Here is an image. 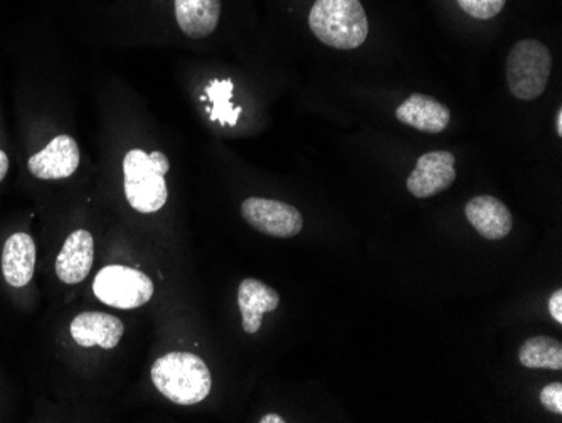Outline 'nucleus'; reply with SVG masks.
<instances>
[{"label":"nucleus","mask_w":562,"mask_h":423,"mask_svg":"<svg viewBox=\"0 0 562 423\" xmlns=\"http://www.w3.org/2000/svg\"><path fill=\"white\" fill-rule=\"evenodd\" d=\"M555 131H558L559 137L562 135V110H558V119H555Z\"/></svg>","instance_id":"obj_23"},{"label":"nucleus","mask_w":562,"mask_h":423,"mask_svg":"<svg viewBox=\"0 0 562 423\" xmlns=\"http://www.w3.org/2000/svg\"><path fill=\"white\" fill-rule=\"evenodd\" d=\"M9 170V157L4 151H0V182L4 181Z\"/></svg>","instance_id":"obj_21"},{"label":"nucleus","mask_w":562,"mask_h":423,"mask_svg":"<svg viewBox=\"0 0 562 423\" xmlns=\"http://www.w3.org/2000/svg\"><path fill=\"white\" fill-rule=\"evenodd\" d=\"M221 0H176L177 24L191 40H204L216 31Z\"/></svg>","instance_id":"obj_15"},{"label":"nucleus","mask_w":562,"mask_h":423,"mask_svg":"<svg viewBox=\"0 0 562 423\" xmlns=\"http://www.w3.org/2000/svg\"><path fill=\"white\" fill-rule=\"evenodd\" d=\"M239 311L243 315V330L257 334L267 312H273L280 305L277 290L257 279H245L238 290Z\"/></svg>","instance_id":"obj_13"},{"label":"nucleus","mask_w":562,"mask_h":423,"mask_svg":"<svg viewBox=\"0 0 562 423\" xmlns=\"http://www.w3.org/2000/svg\"><path fill=\"white\" fill-rule=\"evenodd\" d=\"M450 109L428 94L415 93L396 110V119L426 134H440L450 123Z\"/></svg>","instance_id":"obj_12"},{"label":"nucleus","mask_w":562,"mask_h":423,"mask_svg":"<svg viewBox=\"0 0 562 423\" xmlns=\"http://www.w3.org/2000/svg\"><path fill=\"white\" fill-rule=\"evenodd\" d=\"M454 164L457 157L447 151L423 154L416 163L415 170L407 178V191L419 199L431 198L447 191L457 179Z\"/></svg>","instance_id":"obj_7"},{"label":"nucleus","mask_w":562,"mask_h":423,"mask_svg":"<svg viewBox=\"0 0 562 423\" xmlns=\"http://www.w3.org/2000/svg\"><path fill=\"white\" fill-rule=\"evenodd\" d=\"M36 243L27 233H14L2 252V274L9 286L24 287L33 280Z\"/></svg>","instance_id":"obj_14"},{"label":"nucleus","mask_w":562,"mask_h":423,"mask_svg":"<svg viewBox=\"0 0 562 423\" xmlns=\"http://www.w3.org/2000/svg\"><path fill=\"white\" fill-rule=\"evenodd\" d=\"M232 91L233 81H213L210 87L206 88V94L213 102V109H211V120L213 122H221L223 125H236L238 116L241 115V109L235 107L232 103Z\"/></svg>","instance_id":"obj_17"},{"label":"nucleus","mask_w":562,"mask_h":423,"mask_svg":"<svg viewBox=\"0 0 562 423\" xmlns=\"http://www.w3.org/2000/svg\"><path fill=\"white\" fill-rule=\"evenodd\" d=\"M80 166V147L69 135H58L43 151L27 160L31 174L37 179H65Z\"/></svg>","instance_id":"obj_8"},{"label":"nucleus","mask_w":562,"mask_h":423,"mask_svg":"<svg viewBox=\"0 0 562 423\" xmlns=\"http://www.w3.org/2000/svg\"><path fill=\"white\" fill-rule=\"evenodd\" d=\"M308 26L325 46L350 52L368 40L369 21L361 0H315Z\"/></svg>","instance_id":"obj_2"},{"label":"nucleus","mask_w":562,"mask_h":423,"mask_svg":"<svg viewBox=\"0 0 562 423\" xmlns=\"http://www.w3.org/2000/svg\"><path fill=\"white\" fill-rule=\"evenodd\" d=\"M470 225L487 240H502L513 232V213L494 196H475L465 207Z\"/></svg>","instance_id":"obj_10"},{"label":"nucleus","mask_w":562,"mask_h":423,"mask_svg":"<svg viewBox=\"0 0 562 423\" xmlns=\"http://www.w3.org/2000/svg\"><path fill=\"white\" fill-rule=\"evenodd\" d=\"M541 403L549 412L562 415V383L555 381V383L542 388Z\"/></svg>","instance_id":"obj_19"},{"label":"nucleus","mask_w":562,"mask_h":423,"mask_svg":"<svg viewBox=\"0 0 562 423\" xmlns=\"http://www.w3.org/2000/svg\"><path fill=\"white\" fill-rule=\"evenodd\" d=\"M94 296L116 309H137L154 296V283L144 271L123 265L101 268L93 282Z\"/></svg>","instance_id":"obj_5"},{"label":"nucleus","mask_w":562,"mask_h":423,"mask_svg":"<svg viewBox=\"0 0 562 423\" xmlns=\"http://www.w3.org/2000/svg\"><path fill=\"white\" fill-rule=\"evenodd\" d=\"M94 242L90 232L78 230L66 238L58 258H56V276L68 286L83 282L93 267Z\"/></svg>","instance_id":"obj_9"},{"label":"nucleus","mask_w":562,"mask_h":423,"mask_svg":"<svg viewBox=\"0 0 562 423\" xmlns=\"http://www.w3.org/2000/svg\"><path fill=\"white\" fill-rule=\"evenodd\" d=\"M125 326L115 315L105 312H83L71 322V336L83 347L100 346L113 349L119 346Z\"/></svg>","instance_id":"obj_11"},{"label":"nucleus","mask_w":562,"mask_h":423,"mask_svg":"<svg viewBox=\"0 0 562 423\" xmlns=\"http://www.w3.org/2000/svg\"><path fill=\"white\" fill-rule=\"evenodd\" d=\"M241 214L251 229L274 238H292L303 229L302 213L274 199L248 198L241 204Z\"/></svg>","instance_id":"obj_6"},{"label":"nucleus","mask_w":562,"mask_h":423,"mask_svg":"<svg viewBox=\"0 0 562 423\" xmlns=\"http://www.w3.org/2000/svg\"><path fill=\"white\" fill-rule=\"evenodd\" d=\"M549 312L558 324H562V290L558 289L549 299Z\"/></svg>","instance_id":"obj_20"},{"label":"nucleus","mask_w":562,"mask_h":423,"mask_svg":"<svg viewBox=\"0 0 562 423\" xmlns=\"http://www.w3.org/2000/svg\"><path fill=\"white\" fill-rule=\"evenodd\" d=\"M151 381L176 405H198L211 393L213 380L206 363L192 353H169L151 366Z\"/></svg>","instance_id":"obj_1"},{"label":"nucleus","mask_w":562,"mask_h":423,"mask_svg":"<svg viewBox=\"0 0 562 423\" xmlns=\"http://www.w3.org/2000/svg\"><path fill=\"white\" fill-rule=\"evenodd\" d=\"M260 423H285V419L281 415H274V413H268V415L261 416L260 420H258Z\"/></svg>","instance_id":"obj_22"},{"label":"nucleus","mask_w":562,"mask_h":423,"mask_svg":"<svg viewBox=\"0 0 562 423\" xmlns=\"http://www.w3.org/2000/svg\"><path fill=\"white\" fill-rule=\"evenodd\" d=\"M552 71V55L541 41H519L507 58V84L513 97L529 102L544 93Z\"/></svg>","instance_id":"obj_4"},{"label":"nucleus","mask_w":562,"mask_h":423,"mask_svg":"<svg viewBox=\"0 0 562 423\" xmlns=\"http://www.w3.org/2000/svg\"><path fill=\"white\" fill-rule=\"evenodd\" d=\"M520 365L530 369H561L562 344L548 336L527 339L519 352Z\"/></svg>","instance_id":"obj_16"},{"label":"nucleus","mask_w":562,"mask_h":423,"mask_svg":"<svg viewBox=\"0 0 562 423\" xmlns=\"http://www.w3.org/2000/svg\"><path fill=\"white\" fill-rule=\"evenodd\" d=\"M457 2L473 19L487 21L501 14L507 0H457Z\"/></svg>","instance_id":"obj_18"},{"label":"nucleus","mask_w":562,"mask_h":423,"mask_svg":"<svg viewBox=\"0 0 562 423\" xmlns=\"http://www.w3.org/2000/svg\"><path fill=\"white\" fill-rule=\"evenodd\" d=\"M169 159L166 154H145L134 148L123 160L125 172V194L128 203L138 213H156L167 203L166 174L169 172Z\"/></svg>","instance_id":"obj_3"}]
</instances>
